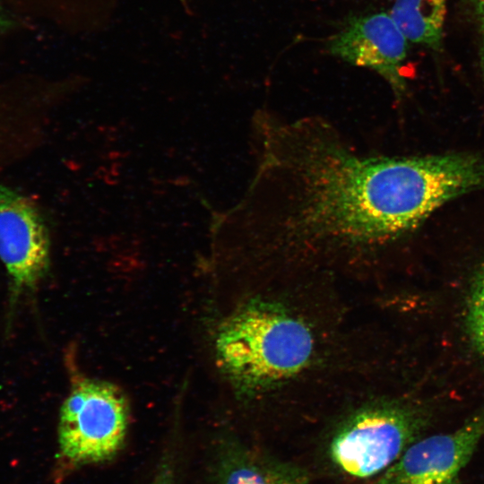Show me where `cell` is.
<instances>
[{
    "label": "cell",
    "instance_id": "cell-14",
    "mask_svg": "<svg viewBox=\"0 0 484 484\" xmlns=\"http://www.w3.org/2000/svg\"><path fill=\"white\" fill-rule=\"evenodd\" d=\"M185 1V0H184Z\"/></svg>",
    "mask_w": 484,
    "mask_h": 484
},
{
    "label": "cell",
    "instance_id": "cell-12",
    "mask_svg": "<svg viewBox=\"0 0 484 484\" xmlns=\"http://www.w3.org/2000/svg\"><path fill=\"white\" fill-rule=\"evenodd\" d=\"M150 484H177L174 459L169 454L160 461Z\"/></svg>",
    "mask_w": 484,
    "mask_h": 484
},
{
    "label": "cell",
    "instance_id": "cell-6",
    "mask_svg": "<svg viewBox=\"0 0 484 484\" xmlns=\"http://www.w3.org/2000/svg\"><path fill=\"white\" fill-rule=\"evenodd\" d=\"M328 51L356 66L376 72L397 99L407 91L402 73L409 41L390 14L381 12L350 18L328 41Z\"/></svg>",
    "mask_w": 484,
    "mask_h": 484
},
{
    "label": "cell",
    "instance_id": "cell-11",
    "mask_svg": "<svg viewBox=\"0 0 484 484\" xmlns=\"http://www.w3.org/2000/svg\"><path fill=\"white\" fill-rule=\"evenodd\" d=\"M477 34V45L484 48V0H463Z\"/></svg>",
    "mask_w": 484,
    "mask_h": 484
},
{
    "label": "cell",
    "instance_id": "cell-7",
    "mask_svg": "<svg viewBox=\"0 0 484 484\" xmlns=\"http://www.w3.org/2000/svg\"><path fill=\"white\" fill-rule=\"evenodd\" d=\"M484 436V414L458 429L415 440L377 484H456Z\"/></svg>",
    "mask_w": 484,
    "mask_h": 484
},
{
    "label": "cell",
    "instance_id": "cell-2",
    "mask_svg": "<svg viewBox=\"0 0 484 484\" xmlns=\"http://www.w3.org/2000/svg\"><path fill=\"white\" fill-rule=\"evenodd\" d=\"M349 289L315 276L239 287L212 351L246 418L316 419L378 372L376 331Z\"/></svg>",
    "mask_w": 484,
    "mask_h": 484
},
{
    "label": "cell",
    "instance_id": "cell-8",
    "mask_svg": "<svg viewBox=\"0 0 484 484\" xmlns=\"http://www.w3.org/2000/svg\"><path fill=\"white\" fill-rule=\"evenodd\" d=\"M212 473L213 484H310L302 468L232 437L220 444Z\"/></svg>",
    "mask_w": 484,
    "mask_h": 484
},
{
    "label": "cell",
    "instance_id": "cell-10",
    "mask_svg": "<svg viewBox=\"0 0 484 484\" xmlns=\"http://www.w3.org/2000/svg\"><path fill=\"white\" fill-rule=\"evenodd\" d=\"M467 324L474 344L484 355V266L477 273L472 284Z\"/></svg>",
    "mask_w": 484,
    "mask_h": 484
},
{
    "label": "cell",
    "instance_id": "cell-4",
    "mask_svg": "<svg viewBox=\"0 0 484 484\" xmlns=\"http://www.w3.org/2000/svg\"><path fill=\"white\" fill-rule=\"evenodd\" d=\"M128 419V404L118 387L98 379L75 381L59 414L61 457L73 466L112 459L124 445Z\"/></svg>",
    "mask_w": 484,
    "mask_h": 484
},
{
    "label": "cell",
    "instance_id": "cell-9",
    "mask_svg": "<svg viewBox=\"0 0 484 484\" xmlns=\"http://www.w3.org/2000/svg\"><path fill=\"white\" fill-rule=\"evenodd\" d=\"M446 13L447 0H395L390 15L409 42L439 54Z\"/></svg>",
    "mask_w": 484,
    "mask_h": 484
},
{
    "label": "cell",
    "instance_id": "cell-13",
    "mask_svg": "<svg viewBox=\"0 0 484 484\" xmlns=\"http://www.w3.org/2000/svg\"><path fill=\"white\" fill-rule=\"evenodd\" d=\"M9 24V21L5 17L1 6H0V30L7 27Z\"/></svg>",
    "mask_w": 484,
    "mask_h": 484
},
{
    "label": "cell",
    "instance_id": "cell-3",
    "mask_svg": "<svg viewBox=\"0 0 484 484\" xmlns=\"http://www.w3.org/2000/svg\"><path fill=\"white\" fill-rule=\"evenodd\" d=\"M379 380L348 393L319 417L325 423L322 437L329 459L354 478L384 472L422 428L416 410L385 393Z\"/></svg>",
    "mask_w": 484,
    "mask_h": 484
},
{
    "label": "cell",
    "instance_id": "cell-5",
    "mask_svg": "<svg viewBox=\"0 0 484 484\" xmlns=\"http://www.w3.org/2000/svg\"><path fill=\"white\" fill-rule=\"evenodd\" d=\"M0 260L11 280L15 301L33 290L49 264L48 229L34 204L0 185Z\"/></svg>",
    "mask_w": 484,
    "mask_h": 484
},
{
    "label": "cell",
    "instance_id": "cell-1",
    "mask_svg": "<svg viewBox=\"0 0 484 484\" xmlns=\"http://www.w3.org/2000/svg\"><path fill=\"white\" fill-rule=\"evenodd\" d=\"M255 170L219 220L238 286L328 277L369 291L386 249L424 222L414 156L362 154L319 116L257 111Z\"/></svg>",
    "mask_w": 484,
    "mask_h": 484
}]
</instances>
